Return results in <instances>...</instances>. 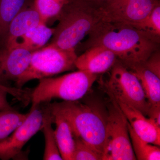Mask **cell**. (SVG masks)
<instances>
[{"mask_svg":"<svg viewBox=\"0 0 160 160\" xmlns=\"http://www.w3.org/2000/svg\"><path fill=\"white\" fill-rule=\"evenodd\" d=\"M111 99L107 108L108 123L102 160H137L129 137L128 121L117 102Z\"/></svg>","mask_w":160,"mask_h":160,"instance_id":"7","label":"cell"},{"mask_svg":"<svg viewBox=\"0 0 160 160\" xmlns=\"http://www.w3.org/2000/svg\"><path fill=\"white\" fill-rule=\"evenodd\" d=\"M159 0H109L99 9L102 20L129 25L142 21Z\"/></svg>","mask_w":160,"mask_h":160,"instance_id":"9","label":"cell"},{"mask_svg":"<svg viewBox=\"0 0 160 160\" xmlns=\"http://www.w3.org/2000/svg\"><path fill=\"white\" fill-rule=\"evenodd\" d=\"M74 149L72 160H102V155L80 138L74 136Z\"/></svg>","mask_w":160,"mask_h":160,"instance_id":"23","label":"cell"},{"mask_svg":"<svg viewBox=\"0 0 160 160\" xmlns=\"http://www.w3.org/2000/svg\"><path fill=\"white\" fill-rule=\"evenodd\" d=\"M29 4V0H0V46L2 45L12 21Z\"/></svg>","mask_w":160,"mask_h":160,"instance_id":"18","label":"cell"},{"mask_svg":"<svg viewBox=\"0 0 160 160\" xmlns=\"http://www.w3.org/2000/svg\"><path fill=\"white\" fill-rule=\"evenodd\" d=\"M23 92L22 89L0 85V111L14 109L7 100L8 93L17 97L19 96L21 98L22 96Z\"/></svg>","mask_w":160,"mask_h":160,"instance_id":"24","label":"cell"},{"mask_svg":"<svg viewBox=\"0 0 160 160\" xmlns=\"http://www.w3.org/2000/svg\"><path fill=\"white\" fill-rule=\"evenodd\" d=\"M129 137L137 159L160 160L159 146L147 142L139 137L128 122Z\"/></svg>","mask_w":160,"mask_h":160,"instance_id":"20","label":"cell"},{"mask_svg":"<svg viewBox=\"0 0 160 160\" xmlns=\"http://www.w3.org/2000/svg\"><path fill=\"white\" fill-rule=\"evenodd\" d=\"M69 0H34L32 5L44 22L57 18L64 5Z\"/></svg>","mask_w":160,"mask_h":160,"instance_id":"22","label":"cell"},{"mask_svg":"<svg viewBox=\"0 0 160 160\" xmlns=\"http://www.w3.org/2000/svg\"><path fill=\"white\" fill-rule=\"evenodd\" d=\"M54 32V28H49L46 23H42L18 38L8 48H22L33 52L44 47Z\"/></svg>","mask_w":160,"mask_h":160,"instance_id":"16","label":"cell"},{"mask_svg":"<svg viewBox=\"0 0 160 160\" xmlns=\"http://www.w3.org/2000/svg\"><path fill=\"white\" fill-rule=\"evenodd\" d=\"M115 101L138 136L147 142L160 147V126L151 119L146 118L133 106L119 101Z\"/></svg>","mask_w":160,"mask_h":160,"instance_id":"12","label":"cell"},{"mask_svg":"<svg viewBox=\"0 0 160 160\" xmlns=\"http://www.w3.org/2000/svg\"><path fill=\"white\" fill-rule=\"evenodd\" d=\"M143 66L160 78V52L159 49L153 52Z\"/></svg>","mask_w":160,"mask_h":160,"instance_id":"25","label":"cell"},{"mask_svg":"<svg viewBox=\"0 0 160 160\" xmlns=\"http://www.w3.org/2000/svg\"><path fill=\"white\" fill-rule=\"evenodd\" d=\"M27 115L28 113L22 114L15 109L0 111V143L22 123Z\"/></svg>","mask_w":160,"mask_h":160,"instance_id":"21","label":"cell"},{"mask_svg":"<svg viewBox=\"0 0 160 160\" xmlns=\"http://www.w3.org/2000/svg\"><path fill=\"white\" fill-rule=\"evenodd\" d=\"M129 69L139 80L149 104V112L160 110V78L143 65Z\"/></svg>","mask_w":160,"mask_h":160,"instance_id":"15","label":"cell"},{"mask_svg":"<svg viewBox=\"0 0 160 160\" xmlns=\"http://www.w3.org/2000/svg\"><path fill=\"white\" fill-rule=\"evenodd\" d=\"M49 105L68 121L74 136L82 140L102 156L108 117V110L104 106L80 100L49 102Z\"/></svg>","mask_w":160,"mask_h":160,"instance_id":"2","label":"cell"},{"mask_svg":"<svg viewBox=\"0 0 160 160\" xmlns=\"http://www.w3.org/2000/svg\"><path fill=\"white\" fill-rule=\"evenodd\" d=\"M49 103V102H47L42 103L44 112V118L41 130H42L45 140L43 160H63L58 148L54 130L52 127L53 119Z\"/></svg>","mask_w":160,"mask_h":160,"instance_id":"17","label":"cell"},{"mask_svg":"<svg viewBox=\"0 0 160 160\" xmlns=\"http://www.w3.org/2000/svg\"><path fill=\"white\" fill-rule=\"evenodd\" d=\"M43 118L42 103L32 104L25 121L0 143V159L9 160L18 157L27 142L42 129Z\"/></svg>","mask_w":160,"mask_h":160,"instance_id":"8","label":"cell"},{"mask_svg":"<svg viewBox=\"0 0 160 160\" xmlns=\"http://www.w3.org/2000/svg\"><path fill=\"white\" fill-rule=\"evenodd\" d=\"M118 60L114 52L97 45L87 48L83 54L78 56L76 67L79 70L98 75L111 69Z\"/></svg>","mask_w":160,"mask_h":160,"instance_id":"11","label":"cell"},{"mask_svg":"<svg viewBox=\"0 0 160 160\" xmlns=\"http://www.w3.org/2000/svg\"><path fill=\"white\" fill-rule=\"evenodd\" d=\"M111 69L109 80L105 84L110 97L133 106L147 116L149 104L138 78L118 60Z\"/></svg>","mask_w":160,"mask_h":160,"instance_id":"6","label":"cell"},{"mask_svg":"<svg viewBox=\"0 0 160 160\" xmlns=\"http://www.w3.org/2000/svg\"><path fill=\"white\" fill-rule=\"evenodd\" d=\"M42 23H46L43 22L33 5H28L12 21L2 45L0 46L8 48L18 38Z\"/></svg>","mask_w":160,"mask_h":160,"instance_id":"13","label":"cell"},{"mask_svg":"<svg viewBox=\"0 0 160 160\" xmlns=\"http://www.w3.org/2000/svg\"><path fill=\"white\" fill-rule=\"evenodd\" d=\"M97 78V74L78 70L58 77L39 80L30 95L32 104L50 102L53 99L64 101L82 99Z\"/></svg>","mask_w":160,"mask_h":160,"instance_id":"4","label":"cell"},{"mask_svg":"<svg viewBox=\"0 0 160 160\" xmlns=\"http://www.w3.org/2000/svg\"><path fill=\"white\" fill-rule=\"evenodd\" d=\"M77 58L75 50L62 49L51 44L33 52L28 68L15 83L16 88L22 89L31 80L74 70Z\"/></svg>","mask_w":160,"mask_h":160,"instance_id":"5","label":"cell"},{"mask_svg":"<svg viewBox=\"0 0 160 160\" xmlns=\"http://www.w3.org/2000/svg\"><path fill=\"white\" fill-rule=\"evenodd\" d=\"M49 108L52 115L53 123L56 126L54 130L55 136L61 156L63 160H72L74 139L71 126L61 113L52 109L50 106Z\"/></svg>","mask_w":160,"mask_h":160,"instance_id":"14","label":"cell"},{"mask_svg":"<svg viewBox=\"0 0 160 160\" xmlns=\"http://www.w3.org/2000/svg\"><path fill=\"white\" fill-rule=\"evenodd\" d=\"M88 36L86 47L97 45L106 47L129 69L142 65L159 49V43L125 23L102 19Z\"/></svg>","mask_w":160,"mask_h":160,"instance_id":"1","label":"cell"},{"mask_svg":"<svg viewBox=\"0 0 160 160\" xmlns=\"http://www.w3.org/2000/svg\"><path fill=\"white\" fill-rule=\"evenodd\" d=\"M57 18L59 22L54 28L50 44L75 50L102 19L99 9L83 0H69Z\"/></svg>","mask_w":160,"mask_h":160,"instance_id":"3","label":"cell"},{"mask_svg":"<svg viewBox=\"0 0 160 160\" xmlns=\"http://www.w3.org/2000/svg\"><path fill=\"white\" fill-rule=\"evenodd\" d=\"M31 52L22 48H8L0 46V85L9 86L16 82L28 68Z\"/></svg>","mask_w":160,"mask_h":160,"instance_id":"10","label":"cell"},{"mask_svg":"<svg viewBox=\"0 0 160 160\" xmlns=\"http://www.w3.org/2000/svg\"><path fill=\"white\" fill-rule=\"evenodd\" d=\"M152 41H160V3L159 2L146 18L135 24L130 25Z\"/></svg>","mask_w":160,"mask_h":160,"instance_id":"19","label":"cell"},{"mask_svg":"<svg viewBox=\"0 0 160 160\" xmlns=\"http://www.w3.org/2000/svg\"><path fill=\"white\" fill-rule=\"evenodd\" d=\"M98 9L102 7L109 0H83Z\"/></svg>","mask_w":160,"mask_h":160,"instance_id":"26","label":"cell"}]
</instances>
